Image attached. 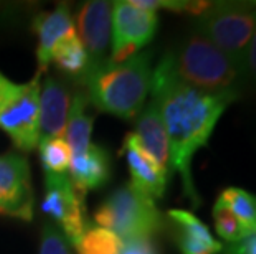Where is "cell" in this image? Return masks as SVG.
I'll list each match as a JSON object with an SVG mask.
<instances>
[{
    "mask_svg": "<svg viewBox=\"0 0 256 254\" xmlns=\"http://www.w3.org/2000/svg\"><path fill=\"white\" fill-rule=\"evenodd\" d=\"M222 254H256V233L223 248Z\"/></svg>",
    "mask_w": 256,
    "mask_h": 254,
    "instance_id": "25",
    "label": "cell"
},
{
    "mask_svg": "<svg viewBox=\"0 0 256 254\" xmlns=\"http://www.w3.org/2000/svg\"><path fill=\"white\" fill-rule=\"evenodd\" d=\"M253 83L256 86V31L250 45V53H248V64H246V81Z\"/></svg>",
    "mask_w": 256,
    "mask_h": 254,
    "instance_id": "27",
    "label": "cell"
},
{
    "mask_svg": "<svg viewBox=\"0 0 256 254\" xmlns=\"http://www.w3.org/2000/svg\"><path fill=\"white\" fill-rule=\"evenodd\" d=\"M122 154L126 155L129 172H130V185L139 188L150 198H162L166 193L168 172L164 170L147 155L142 147L138 144L134 134H128L122 144Z\"/></svg>",
    "mask_w": 256,
    "mask_h": 254,
    "instance_id": "12",
    "label": "cell"
},
{
    "mask_svg": "<svg viewBox=\"0 0 256 254\" xmlns=\"http://www.w3.org/2000/svg\"><path fill=\"white\" fill-rule=\"evenodd\" d=\"M132 3L139 8L154 10V12L166 8L178 13H190L195 17H200L210 7V2H190V0H132Z\"/></svg>",
    "mask_w": 256,
    "mask_h": 254,
    "instance_id": "23",
    "label": "cell"
},
{
    "mask_svg": "<svg viewBox=\"0 0 256 254\" xmlns=\"http://www.w3.org/2000/svg\"><path fill=\"white\" fill-rule=\"evenodd\" d=\"M45 174H68L72 164V150L63 137L48 139L38 144Z\"/></svg>",
    "mask_w": 256,
    "mask_h": 254,
    "instance_id": "21",
    "label": "cell"
},
{
    "mask_svg": "<svg viewBox=\"0 0 256 254\" xmlns=\"http://www.w3.org/2000/svg\"><path fill=\"white\" fill-rule=\"evenodd\" d=\"M180 83L210 94L240 98L246 79L230 59L198 30L190 31L162 58Z\"/></svg>",
    "mask_w": 256,
    "mask_h": 254,
    "instance_id": "3",
    "label": "cell"
},
{
    "mask_svg": "<svg viewBox=\"0 0 256 254\" xmlns=\"http://www.w3.org/2000/svg\"><path fill=\"white\" fill-rule=\"evenodd\" d=\"M150 91L170 144V174L178 172L185 197L194 208H198L202 200L194 183L192 159L208 144L218 119L238 98L190 88L174 76L164 59L152 73Z\"/></svg>",
    "mask_w": 256,
    "mask_h": 254,
    "instance_id": "1",
    "label": "cell"
},
{
    "mask_svg": "<svg viewBox=\"0 0 256 254\" xmlns=\"http://www.w3.org/2000/svg\"><path fill=\"white\" fill-rule=\"evenodd\" d=\"M74 30V23L72 18V12L66 3H60L53 12H45L38 15L34 21V31L38 38L36 46V59L38 71L43 74L52 63L53 48L63 40L70 31Z\"/></svg>",
    "mask_w": 256,
    "mask_h": 254,
    "instance_id": "15",
    "label": "cell"
},
{
    "mask_svg": "<svg viewBox=\"0 0 256 254\" xmlns=\"http://www.w3.org/2000/svg\"><path fill=\"white\" fill-rule=\"evenodd\" d=\"M78 254H121L124 241L112 231L101 226H88L74 243Z\"/></svg>",
    "mask_w": 256,
    "mask_h": 254,
    "instance_id": "19",
    "label": "cell"
},
{
    "mask_svg": "<svg viewBox=\"0 0 256 254\" xmlns=\"http://www.w3.org/2000/svg\"><path fill=\"white\" fill-rule=\"evenodd\" d=\"M159 17L154 10L136 7L132 2L112 3L111 63H124L154 38Z\"/></svg>",
    "mask_w": 256,
    "mask_h": 254,
    "instance_id": "7",
    "label": "cell"
},
{
    "mask_svg": "<svg viewBox=\"0 0 256 254\" xmlns=\"http://www.w3.org/2000/svg\"><path fill=\"white\" fill-rule=\"evenodd\" d=\"M90 99L83 89H80L72 98V107L64 131V140L70 145L73 157H81L90 149L92 126H94V114L90 111Z\"/></svg>",
    "mask_w": 256,
    "mask_h": 254,
    "instance_id": "17",
    "label": "cell"
},
{
    "mask_svg": "<svg viewBox=\"0 0 256 254\" xmlns=\"http://www.w3.org/2000/svg\"><path fill=\"white\" fill-rule=\"evenodd\" d=\"M152 53L140 51L124 63L106 61L80 81L96 111L132 121L142 112L152 86Z\"/></svg>",
    "mask_w": 256,
    "mask_h": 254,
    "instance_id": "2",
    "label": "cell"
},
{
    "mask_svg": "<svg viewBox=\"0 0 256 254\" xmlns=\"http://www.w3.org/2000/svg\"><path fill=\"white\" fill-rule=\"evenodd\" d=\"M220 198L226 203V207L235 213L242 221L250 235L256 233V197L243 188L230 187L223 190Z\"/></svg>",
    "mask_w": 256,
    "mask_h": 254,
    "instance_id": "20",
    "label": "cell"
},
{
    "mask_svg": "<svg viewBox=\"0 0 256 254\" xmlns=\"http://www.w3.org/2000/svg\"><path fill=\"white\" fill-rule=\"evenodd\" d=\"M197 30L214 43L246 79L250 45L256 31V0L210 3L197 20Z\"/></svg>",
    "mask_w": 256,
    "mask_h": 254,
    "instance_id": "4",
    "label": "cell"
},
{
    "mask_svg": "<svg viewBox=\"0 0 256 254\" xmlns=\"http://www.w3.org/2000/svg\"><path fill=\"white\" fill-rule=\"evenodd\" d=\"M121 254H159L150 240H134L124 243Z\"/></svg>",
    "mask_w": 256,
    "mask_h": 254,
    "instance_id": "26",
    "label": "cell"
},
{
    "mask_svg": "<svg viewBox=\"0 0 256 254\" xmlns=\"http://www.w3.org/2000/svg\"><path fill=\"white\" fill-rule=\"evenodd\" d=\"M214 218H215V228L223 240L236 243L243 238L250 236L248 230L244 228L243 223L240 221L235 213L226 207V203L222 198L216 200L215 207H214Z\"/></svg>",
    "mask_w": 256,
    "mask_h": 254,
    "instance_id": "22",
    "label": "cell"
},
{
    "mask_svg": "<svg viewBox=\"0 0 256 254\" xmlns=\"http://www.w3.org/2000/svg\"><path fill=\"white\" fill-rule=\"evenodd\" d=\"M94 221L101 228L116 233L124 243L150 240L162 228V215L156 200L130 183L114 190L98 207Z\"/></svg>",
    "mask_w": 256,
    "mask_h": 254,
    "instance_id": "5",
    "label": "cell"
},
{
    "mask_svg": "<svg viewBox=\"0 0 256 254\" xmlns=\"http://www.w3.org/2000/svg\"><path fill=\"white\" fill-rule=\"evenodd\" d=\"M40 254H73L70 241L56 225H45L43 228Z\"/></svg>",
    "mask_w": 256,
    "mask_h": 254,
    "instance_id": "24",
    "label": "cell"
},
{
    "mask_svg": "<svg viewBox=\"0 0 256 254\" xmlns=\"http://www.w3.org/2000/svg\"><path fill=\"white\" fill-rule=\"evenodd\" d=\"M70 180L81 197L86 192L104 187L111 178V159L104 149L91 144L86 154L73 157L70 164Z\"/></svg>",
    "mask_w": 256,
    "mask_h": 254,
    "instance_id": "16",
    "label": "cell"
},
{
    "mask_svg": "<svg viewBox=\"0 0 256 254\" xmlns=\"http://www.w3.org/2000/svg\"><path fill=\"white\" fill-rule=\"evenodd\" d=\"M72 98L68 88L56 78L45 79L40 89V142L64 136Z\"/></svg>",
    "mask_w": 256,
    "mask_h": 254,
    "instance_id": "11",
    "label": "cell"
},
{
    "mask_svg": "<svg viewBox=\"0 0 256 254\" xmlns=\"http://www.w3.org/2000/svg\"><path fill=\"white\" fill-rule=\"evenodd\" d=\"M43 212L56 221L70 245H74L88 228L84 197L74 190L68 174H45Z\"/></svg>",
    "mask_w": 256,
    "mask_h": 254,
    "instance_id": "8",
    "label": "cell"
},
{
    "mask_svg": "<svg viewBox=\"0 0 256 254\" xmlns=\"http://www.w3.org/2000/svg\"><path fill=\"white\" fill-rule=\"evenodd\" d=\"M132 134L144 152L170 174V144L156 101H150L138 116V126Z\"/></svg>",
    "mask_w": 256,
    "mask_h": 254,
    "instance_id": "13",
    "label": "cell"
},
{
    "mask_svg": "<svg viewBox=\"0 0 256 254\" xmlns=\"http://www.w3.org/2000/svg\"><path fill=\"white\" fill-rule=\"evenodd\" d=\"M168 220L182 254H218L223 245L212 236L208 226L187 210H170Z\"/></svg>",
    "mask_w": 256,
    "mask_h": 254,
    "instance_id": "14",
    "label": "cell"
},
{
    "mask_svg": "<svg viewBox=\"0 0 256 254\" xmlns=\"http://www.w3.org/2000/svg\"><path fill=\"white\" fill-rule=\"evenodd\" d=\"M76 28L90 56V69L106 63L112 38V3L104 0L84 2L76 12Z\"/></svg>",
    "mask_w": 256,
    "mask_h": 254,
    "instance_id": "10",
    "label": "cell"
},
{
    "mask_svg": "<svg viewBox=\"0 0 256 254\" xmlns=\"http://www.w3.org/2000/svg\"><path fill=\"white\" fill-rule=\"evenodd\" d=\"M52 61L63 74L80 83L90 69V56L76 35V30L70 31L63 40L58 41V45L53 48Z\"/></svg>",
    "mask_w": 256,
    "mask_h": 254,
    "instance_id": "18",
    "label": "cell"
},
{
    "mask_svg": "<svg viewBox=\"0 0 256 254\" xmlns=\"http://www.w3.org/2000/svg\"><path fill=\"white\" fill-rule=\"evenodd\" d=\"M35 193L28 160L22 154L0 155V215L32 221Z\"/></svg>",
    "mask_w": 256,
    "mask_h": 254,
    "instance_id": "9",
    "label": "cell"
},
{
    "mask_svg": "<svg viewBox=\"0 0 256 254\" xmlns=\"http://www.w3.org/2000/svg\"><path fill=\"white\" fill-rule=\"evenodd\" d=\"M40 73L28 83H15L0 71V129L20 152H34L40 142Z\"/></svg>",
    "mask_w": 256,
    "mask_h": 254,
    "instance_id": "6",
    "label": "cell"
}]
</instances>
